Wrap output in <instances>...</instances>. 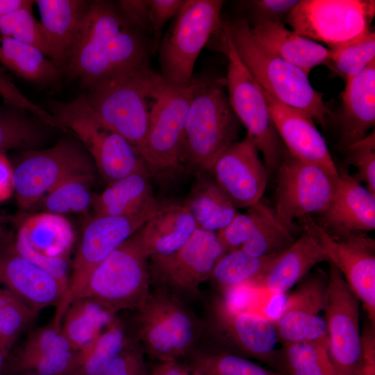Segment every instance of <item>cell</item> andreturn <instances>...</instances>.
<instances>
[{
	"label": "cell",
	"instance_id": "6da1fadb",
	"mask_svg": "<svg viewBox=\"0 0 375 375\" xmlns=\"http://www.w3.org/2000/svg\"><path fill=\"white\" fill-rule=\"evenodd\" d=\"M151 40L122 15L115 3L89 2L64 72L87 89L113 75L149 67Z\"/></svg>",
	"mask_w": 375,
	"mask_h": 375
},
{
	"label": "cell",
	"instance_id": "7a4b0ae2",
	"mask_svg": "<svg viewBox=\"0 0 375 375\" xmlns=\"http://www.w3.org/2000/svg\"><path fill=\"white\" fill-rule=\"evenodd\" d=\"M168 85L147 67L101 80L83 96L100 119L138 153Z\"/></svg>",
	"mask_w": 375,
	"mask_h": 375
},
{
	"label": "cell",
	"instance_id": "3957f363",
	"mask_svg": "<svg viewBox=\"0 0 375 375\" xmlns=\"http://www.w3.org/2000/svg\"><path fill=\"white\" fill-rule=\"evenodd\" d=\"M222 26L241 60L264 92L277 101L325 123L331 113L324 102L323 94L312 88L303 70L260 44L246 19L232 21Z\"/></svg>",
	"mask_w": 375,
	"mask_h": 375
},
{
	"label": "cell",
	"instance_id": "277c9868",
	"mask_svg": "<svg viewBox=\"0 0 375 375\" xmlns=\"http://www.w3.org/2000/svg\"><path fill=\"white\" fill-rule=\"evenodd\" d=\"M224 86V79L195 78L185 124L181 162L209 172L218 156L236 142L239 122Z\"/></svg>",
	"mask_w": 375,
	"mask_h": 375
},
{
	"label": "cell",
	"instance_id": "5b68a950",
	"mask_svg": "<svg viewBox=\"0 0 375 375\" xmlns=\"http://www.w3.org/2000/svg\"><path fill=\"white\" fill-rule=\"evenodd\" d=\"M137 310V339L144 353L157 361L186 358L205 333V323L163 289L150 290Z\"/></svg>",
	"mask_w": 375,
	"mask_h": 375
},
{
	"label": "cell",
	"instance_id": "8992f818",
	"mask_svg": "<svg viewBox=\"0 0 375 375\" xmlns=\"http://www.w3.org/2000/svg\"><path fill=\"white\" fill-rule=\"evenodd\" d=\"M228 58L224 79L231 107L247 130V137L264 158L268 178L274 175L288 151L275 127L263 92L241 60L227 31L221 34Z\"/></svg>",
	"mask_w": 375,
	"mask_h": 375
},
{
	"label": "cell",
	"instance_id": "52a82bcc",
	"mask_svg": "<svg viewBox=\"0 0 375 375\" xmlns=\"http://www.w3.org/2000/svg\"><path fill=\"white\" fill-rule=\"evenodd\" d=\"M52 115L82 142L108 184L148 171L133 146L108 127L88 104L83 94L68 101H53Z\"/></svg>",
	"mask_w": 375,
	"mask_h": 375
},
{
	"label": "cell",
	"instance_id": "ba28073f",
	"mask_svg": "<svg viewBox=\"0 0 375 375\" xmlns=\"http://www.w3.org/2000/svg\"><path fill=\"white\" fill-rule=\"evenodd\" d=\"M224 1L185 0L159 42L161 76L168 83L193 82L196 60L210 37L222 28Z\"/></svg>",
	"mask_w": 375,
	"mask_h": 375
},
{
	"label": "cell",
	"instance_id": "9c48e42d",
	"mask_svg": "<svg viewBox=\"0 0 375 375\" xmlns=\"http://www.w3.org/2000/svg\"><path fill=\"white\" fill-rule=\"evenodd\" d=\"M151 282L148 258L132 235L94 269L79 297L116 315L137 309L148 297Z\"/></svg>",
	"mask_w": 375,
	"mask_h": 375
},
{
	"label": "cell",
	"instance_id": "30bf717a",
	"mask_svg": "<svg viewBox=\"0 0 375 375\" xmlns=\"http://www.w3.org/2000/svg\"><path fill=\"white\" fill-rule=\"evenodd\" d=\"M205 333L212 348L253 358L277 369L278 341L274 322L258 312L240 309L216 297L209 306Z\"/></svg>",
	"mask_w": 375,
	"mask_h": 375
},
{
	"label": "cell",
	"instance_id": "8fae6325",
	"mask_svg": "<svg viewBox=\"0 0 375 375\" xmlns=\"http://www.w3.org/2000/svg\"><path fill=\"white\" fill-rule=\"evenodd\" d=\"M94 164L82 145L69 138H62L46 149L26 151L16 165H12L19 206L28 209L69 178L94 174Z\"/></svg>",
	"mask_w": 375,
	"mask_h": 375
},
{
	"label": "cell",
	"instance_id": "7c38bea8",
	"mask_svg": "<svg viewBox=\"0 0 375 375\" xmlns=\"http://www.w3.org/2000/svg\"><path fill=\"white\" fill-rule=\"evenodd\" d=\"M163 204L157 202L135 215L94 216L85 228L72 261L68 290L53 320L61 324L72 301L80 297L94 269L135 233Z\"/></svg>",
	"mask_w": 375,
	"mask_h": 375
},
{
	"label": "cell",
	"instance_id": "4fadbf2b",
	"mask_svg": "<svg viewBox=\"0 0 375 375\" xmlns=\"http://www.w3.org/2000/svg\"><path fill=\"white\" fill-rule=\"evenodd\" d=\"M374 0H300L287 16L292 31L331 49L371 30Z\"/></svg>",
	"mask_w": 375,
	"mask_h": 375
},
{
	"label": "cell",
	"instance_id": "5bb4252c",
	"mask_svg": "<svg viewBox=\"0 0 375 375\" xmlns=\"http://www.w3.org/2000/svg\"><path fill=\"white\" fill-rule=\"evenodd\" d=\"M323 250L327 261L342 274L375 326V240L365 233H332L310 216L299 219Z\"/></svg>",
	"mask_w": 375,
	"mask_h": 375
},
{
	"label": "cell",
	"instance_id": "9a60e30c",
	"mask_svg": "<svg viewBox=\"0 0 375 375\" xmlns=\"http://www.w3.org/2000/svg\"><path fill=\"white\" fill-rule=\"evenodd\" d=\"M276 174L275 214L281 224L292 230L295 219L312 213L319 215L326 210L339 176L320 166L299 160L288 152Z\"/></svg>",
	"mask_w": 375,
	"mask_h": 375
},
{
	"label": "cell",
	"instance_id": "2e32d148",
	"mask_svg": "<svg viewBox=\"0 0 375 375\" xmlns=\"http://www.w3.org/2000/svg\"><path fill=\"white\" fill-rule=\"evenodd\" d=\"M226 252L217 233L197 228L176 252L148 260L151 281L179 299L198 297L201 284Z\"/></svg>",
	"mask_w": 375,
	"mask_h": 375
},
{
	"label": "cell",
	"instance_id": "e0dca14e",
	"mask_svg": "<svg viewBox=\"0 0 375 375\" xmlns=\"http://www.w3.org/2000/svg\"><path fill=\"white\" fill-rule=\"evenodd\" d=\"M328 263L325 318L329 358L335 375H358L362 356L359 300Z\"/></svg>",
	"mask_w": 375,
	"mask_h": 375
},
{
	"label": "cell",
	"instance_id": "ac0fdd59",
	"mask_svg": "<svg viewBox=\"0 0 375 375\" xmlns=\"http://www.w3.org/2000/svg\"><path fill=\"white\" fill-rule=\"evenodd\" d=\"M195 78L188 85L169 83L138 153L148 172H166L181 164V147Z\"/></svg>",
	"mask_w": 375,
	"mask_h": 375
},
{
	"label": "cell",
	"instance_id": "d6986e66",
	"mask_svg": "<svg viewBox=\"0 0 375 375\" xmlns=\"http://www.w3.org/2000/svg\"><path fill=\"white\" fill-rule=\"evenodd\" d=\"M328 274L319 269L301 280L274 322L282 344L327 338Z\"/></svg>",
	"mask_w": 375,
	"mask_h": 375
},
{
	"label": "cell",
	"instance_id": "ffe728a7",
	"mask_svg": "<svg viewBox=\"0 0 375 375\" xmlns=\"http://www.w3.org/2000/svg\"><path fill=\"white\" fill-rule=\"evenodd\" d=\"M209 172L236 208H249L261 200L267 184L265 165L247 137L228 147Z\"/></svg>",
	"mask_w": 375,
	"mask_h": 375
},
{
	"label": "cell",
	"instance_id": "44dd1931",
	"mask_svg": "<svg viewBox=\"0 0 375 375\" xmlns=\"http://www.w3.org/2000/svg\"><path fill=\"white\" fill-rule=\"evenodd\" d=\"M262 92L275 127L288 152L299 160L320 166L333 175L338 176V169L314 119L305 112L283 104Z\"/></svg>",
	"mask_w": 375,
	"mask_h": 375
},
{
	"label": "cell",
	"instance_id": "7402d4cb",
	"mask_svg": "<svg viewBox=\"0 0 375 375\" xmlns=\"http://www.w3.org/2000/svg\"><path fill=\"white\" fill-rule=\"evenodd\" d=\"M10 244L0 249V287L14 293L37 312L60 305L67 288L13 251Z\"/></svg>",
	"mask_w": 375,
	"mask_h": 375
},
{
	"label": "cell",
	"instance_id": "603a6c76",
	"mask_svg": "<svg viewBox=\"0 0 375 375\" xmlns=\"http://www.w3.org/2000/svg\"><path fill=\"white\" fill-rule=\"evenodd\" d=\"M333 197L317 222L332 233H367L375 228V194L356 177L340 170Z\"/></svg>",
	"mask_w": 375,
	"mask_h": 375
},
{
	"label": "cell",
	"instance_id": "cb8c5ba5",
	"mask_svg": "<svg viewBox=\"0 0 375 375\" xmlns=\"http://www.w3.org/2000/svg\"><path fill=\"white\" fill-rule=\"evenodd\" d=\"M197 229L183 204H163L133 235L149 260L176 252Z\"/></svg>",
	"mask_w": 375,
	"mask_h": 375
},
{
	"label": "cell",
	"instance_id": "d4e9b609",
	"mask_svg": "<svg viewBox=\"0 0 375 375\" xmlns=\"http://www.w3.org/2000/svg\"><path fill=\"white\" fill-rule=\"evenodd\" d=\"M327 261L316 239L303 231L287 249L277 255L252 285L271 294H282L300 281L317 264Z\"/></svg>",
	"mask_w": 375,
	"mask_h": 375
},
{
	"label": "cell",
	"instance_id": "484cf974",
	"mask_svg": "<svg viewBox=\"0 0 375 375\" xmlns=\"http://www.w3.org/2000/svg\"><path fill=\"white\" fill-rule=\"evenodd\" d=\"M35 3L51 46V60L64 72L89 2L83 0H37Z\"/></svg>",
	"mask_w": 375,
	"mask_h": 375
},
{
	"label": "cell",
	"instance_id": "4316f807",
	"mask_svg": "<svg viewBox=\"0 0 375 375\" xmlns=\"http://www.w3.org/2000/svg\"><path fill=\"white\" fill-rule=\"evenodd\" d=\"M340 148L363 139L375 124V60L346 81L342 94Z\"/></svg>",
	"mask_w": 375,
	"mask_h": 375
},
{
	"label": "cell",
	"instance_id": "83f0119b",
	"mask_svg": "<svg viewBox=\"0 0 375 375\" xmlns=\"http://www.w3.org/2000/svg\"><path fill=\"white\" fill-rule=\"evenodd\" d=\"M250 28L260 44L308 76L315 67L328 62V48L287 28L281 22L256 20Z\"/></svg>",
	"mask_w": 375,
	"mask_h": 375
},
{
	"label": "cell",
	"instance_id": "f1b7e54d",
	"mask_svg": "<svg viewBox=\"0 0 375 375\" xmlns=\"http://www.w3.org/2000/svg\"><path fill=\"white\" fill-rule=\"evenodd\" d=\"M157 202L149 172L146 171L108 184L102 192L94 194L92 208L94 216H127L140 212Z\"/></svg>",
	"mask_w": 375,
	"mask_h": 375
},
{
	"label": "cell",
	"instance_id": "f546056e",
	"mask_svg": "<svg viewBox=\"0 0 375 375\" xmlns=\"http://www.w3.org/2000/svg\"><path fill=\"white\" fill-rule=\"evenodd\" d=\"M18 231L39 252L49 256L69 257L74 232L63 215L48 212L31 215L21 223Z\"/></svg>",
	"mask_w": 375,
	"mask_h": 375
},
{
	"label": "cell",
	"instance_id": "4dcf8cb0",
	"mask_svg": "<svg viewBox=\"0 0 375 375\" xmlns=\"http://www.w3.org/2000/svg\"><path fill=\"white\" fill-rule=\"evenodd\" d=\"M0 63L24 80L50 85L62 73L36 47L0 35Z\"/></svg>",
	"mask_w": 375,
	"mask_h": 375
},
{
	"label": "cell",
	"instance_id": "1f68e13d",
	"mask_svg": "<svg viewBox=\"0 0 375 375\" xmlns=\"http://www.w3.org/2000/svg\"><path fill=\"white\" fill-rule=\"evenodd\" d=\"M183 205L197 228L215 233L224 228L238 214L229 198L212 180L198 183Z\"/></svg>",
	"mask_w": 375,
	"mask_h": 375
},
{
	"label": "cell",
	"instance_id": "d6a6232c",
	"mask_svg": "<svg viewBox=\"0 0 375 375\" xmlns=\"http://www.w3.org/2000/svg\"><path fill=\"white\" fill-rule=\"evenodd\" d=\"M115 317L94 301L78 297L65 312L61 331L76 352L94 340Z\"/></svg>",
	"mask_w": 375,
	"mask_h": 375
},
{
	"label": "cell",
	"instance_id": "836d02e7",
	"mask_svg": "<svg viewBox=\"0 0 375 375\" xmlns=\"http://www.w3.org/2000/svg\"><path fill=\"white\" fill-rule=\"evenodd\" d=\"M123 323L115 317L91 342L76 351L72 375H103L127 340Z\"/></svg>",
	"mask_w": 375,
	"mask_h": 375
},
{
	"label": "cell",
	"instance_id": "e575fe53",
	"mask_svg": "<svg viewBox=\"0 0 375 375\" xmlns=\"http://www.w3.org/2000/svg\"><path fill=\"white\" fill-rule=\"evenodd\" d=\"M278 372L283 375H335L328 338L282 344Z\"/></svg>",
	"mask_w": 375,
	"mask_h": 375
},
{
	"label": "cell",
	"instance_id": "d590c367",
	"mask_svg": "<svg viewBox=\"0 0 375 375\" xmlns=\"http://www.w3.org/2000/svg\"><path fill=\"white\" fill-rule=\"evenodd\" d=\"M276 256H254L241 249L227 251L216 263L210 279L225 291L251 285Z\"/></svg>",
	"mask_w": 375,
	"mask_h": 375
},
{
	"label": "cell",
	"instance_id": "8d00e7d4",
	"mask_svg": "<svg viewBox=\"0 0 375 375\" xmlns=\"http://www.w3.org/2000/svg\"><path fill=\"white\" fill-rule=\"evenodd\" d=\"M185 359L204 375H283L212 347H197Z\"/></svg>",
	"mask_w": 375,
	"mask_h": 375
},
{
	"label": "cell",
	"instance_id": "74e56055",
	"mask_svg": "<svg viewBox=\"0 0 375 375\" xmlns=\"http://www.w3.org/2000/svg\"><path fill=\"white\" fill-rule=\"evenodd\" d=\"M94 178L95 174L69 178L56 186L38 203L45 212L60 215L85 212L92 206L94 194L92 192L90 185Z\"/></svg>",
	"mask_w": 375,
	"mask_h": 375
},
{
	"label": "cell",
	"instance_id": "f35d334b",
	"mask_svg": "<svg viewBox=\"0 0 375 375\" xmlns=\"http://www.w3.org/2000/svg\"><path fill=\"white\" fill-rule=\"evenodd\" d=\"M328 49L326 65L347 81L375 60V33L369 30L353 40Z\"/></svg>",
	"mask_w": 375,
	"mask_h": 375
},
{
	"label": "cell",
	"instance_id": "ab89813d",
	"mask_svg": "<svg viewBox=\"0 0 375 375\" xmlns=\"http://www.w3.org/2000/svg\"><path fill=\"white\" fill-rule=\"evenodd\" d=\"M24 111L8 105L0 109V153L32 148L41 142V126L25 115Z\"/></svg>",
	"mask_w": 375,
	"mask_h": 375
},
{
	"label": "cell",
	"instance_id": "60d3db41",
	"mask_svg": "<svg viewBox=\"0 0 375 375\" xmlns=\"http://www.w3.org/2000/svg\"><path fill=\"white\" fill-rule=\"evenodd\" d=\"M31 3L12 10L0 18V35L31 44L50 60L51 46L40 22L33 14Z\"/></svg>",
	"mask_w": 375,
	"mask_h": 375
},
{
	"label": "cell",
	"instance_id": "b9f144b4",
	"mask_svg": "<svg viewBox=\"0 0 375 375\" xmlns=\"http://www.w3.org/2000/svg\"><path fill=\"white\" fill-rule=\"evenodd\" d=\"M38 313L14 293L0 287V344L10 352Z\"/></svg>",
	"mask_w": 375,
	"mask_h": 375
},
{
	"label": "cell",
	"instance_id": "7bdbcfd3",
	"mask_svg": "<svg viewBox=\"0 0 375 375\" xmlns=\"http://www.w3.org/2000/svg\"><path fill=\"white\" fill-rule=\"evenodd\" d=\"M294 231L279 222L274 209L240 249L254 256H277L297 240Z\"/></svg>",
	"mask_w": 375,
	"mask_h": 375
},
{
	"label": "cell",
	"instance_id": "ee69618b",
	"mask_svg": "<svg viewBox=\"0 0 375 375\" xmlns=\"http://www.w3.org/2000/svg\"><path fill=\"white\" fill-rule=\"evenodd\" d=\"M273 210L260 200L249 206L246 212H238L224 228L217 232L218 238L227 251L240 249Z\"/></svg>",
	"mask_w": 375,
	"mask_h": 375
},
{
	"label": "cell",
	"instance_id": "f6af8a7d",
	"mask_svg": "<svg viewBox=\"0 0 375 375\" xmlns=\"http://www.w3.org/2000/svg\"><path fill=\"white\" fill-rule=\"evenodd\" d=\"M76 352L56 351L26 357H15L10 367L15 371L31 372L37 375H72Z\"/></svg>",
	"mask_w": 375,
	"mask_h": 375
},
{
	"label": "cell",
	"instance_id": "bcb514c9",
	"mask_svg": "<svg viewBox=\"0 0 375 375\" xmlns=\"http://www.w3.org/2000/svg\"><path fill=\"white\" fill-rule=\"evenodd\" d=\"M11 249L46 272L68 290L72 261L69 257H53L43 254L29 244L24 235L17 230L10 244Z\"/></svg>",
	"mask_w": 375,
	"mask_h": 375
},
{
	"label": "cell",
	"instance_id": "7dc6e473",
	"mask_svg": "<svg viewBox=\"0 0 375 375\" xmlns=\"http://www.w3.org/2000/svg\"><path fill=\"white\" fill-rule=\"evenodd\" d=\"M344 151L346 161L358 171V180L375 194V135L374 131L353 144Z\"/></svg>",
	"mask_w": 375,
	"mask_h": 375
},
{
	"label": "cell",
	"instance_id": "c3c4849f",
	"mask_svg": "<svg viewBox=\"0 0 375 375\" xmlns=\"http://www.w3.org/2000/svg\"><path fill=\"white\" fill-rule=\"evenodd\" d=\"M72 350L61 331V326L51 324L33 331L15 357ZM73 351V350H72Z\"/></svg>",
	"mask_w": 375,
	"mask_h": 375
},
{
	"label": "cell",
	"instance_id": "681fc988",
	"mask_svg": "<svg viewBox=\"0 0 375 375\" xmlns=\"http://www.w3.org/2000/svg\"><path fill=\"white\" fill-rule=\"evenodd\" d=\"M144 354L137 338H127L120 353L103 375H149Z\"/></svg>",
	"mask_w": 375,
	"mask_h": 375
},
{
	"label": "cell",
	"instance_id": "f907efd6",
	"mask_svg": "<svg viewBox=\"0 0 375 375\" xmlns=\"http://www.w3.org/2000/svg\"><path fill=\"white\" fill-rule=\"evenodd\" d=\"M0 97L6 105L28 110L47 124H51L54 120L50 112L28 99L1 67H0Z\"/></svg>",
	"mask_w": 375,
	"mask_h": 375
},
{
	"label": "cell",
	"instance_id": "816d5d0a",
	"mask_svg": "<svg viewBox=\"0 0 375 375\" xmlns=\"http://www.w3.org/2000/svg\"><path fill=\"white\" fill-rule=\"evenodd\" d=\"M185 0H149V18L153 51L158 48L162 29L174 17Z\"/></svg>",
	"mask_w": 375,
	"mask_h": 375
},
{
	"label": "cell",
	"instance_id": "f5cc1de1",
	"mask_svg": "<svg viewBox=\"0 0 375 375\" xmlns=\"http://www.w3.org/2000/svg\"><path fill=\"white\" fill-rule=\"evenodd\" d=\"M115 3L126 19L151 40L149 0H122Z\"/></svg>",
	"mask_w": 375,
	"mask_h": 375
},
{
	"label": "cell",
	"instance_id": "db71d44e",
	"mask_svg": "<svg viewBox=\"0 0 375 375\" xmlns=\"http://www.w3.org/2000/svg\"><path fill=\"white\" fill-rule=\"evenodd\" d=\"M299 2V0H256L249 1V4L258 17L256 20L280 22Z\"/></svg>",
	"mask_w": 375,
	"mask_h": 375
},
{
	"label": "cell",
	"instance_id": "11a10c76",
	"mask_svg": "<svg viewBox=\"0 0 375 375\" xmlns=\"http://www.w3.org/2000/svg\"><path fill=\"white\" fill-rule=\"evenodd\" d=\"M362 362L358 375H375V326L365 323L361 332Z\"/></svg>",
	"mask_w": 375,
	"mask_h": 375
},
{
	"label": "cell",
	"instance_id": "9f6ffc18",
	"mask_svg": "<svg viewBox=\"0 0 375 375\" xmlns=\"http://www.w3.org/2000/svg\"><path fill=\"white\" fill-rule=\"evenodd\" d=\"M14 193L12 165L6 155L0 153V203Z\"/></svg>",
	"mask_w": 375,
	"mask_h": 375
},
{
	"label": "cell",
	"instance_id": "6f0895ef",
	"mask_svg": "<svg viewBox=\"0 0 375 375\" xmlns=\"http://www.w3.org/2000/svg\"><path fill=\"white\" fill-rule=\"evenodd\" d=\"M33 2L30 0H0V18L4 15Z\"/></svg>",
	"mask_w": 375,
	"mask_h": 375
},
{
	"label": "cell",
	"instance_id": "680465c9",
	"mask_svg": "<svg viewBox=\"0 0 375 375\" xmlns=\"http://www.w3.org/2000/svg\"><path fill=\"white\" fill-rule=\"evenodd\" d=\"M10 222L0 221V249L9 244L13 240L14 237L7 228V225Z\"/></svg>",
	"mask_w": 375,
	"mask_h": 375
},
{
	"label": "cell",
	"instance_id": "91938a15",
	"mask_svg": "<svg viewBox=\"0 0 375 375\" xmlns=\"http://www.w3.org/2000/svg\"><path fill=\"white\" fill-rule=\"evenodd\" d=\"M8 354L9 351L0 344V375L3 374Z\"/></svg>",
	"mask_w": 375,
	"mask_h": 375
},
{
	"label": "cell",
	"instance_id": "94428289",
	"mask_svg": "<svg viewBox=\"0 0 375 375\" xmlns=\"http://www.w3.org/2000/svg\"><path fill=\"white\" fill-rule=\"evenodd\" d=\"M13 218L10 216L0 215V221L12 222Z\"/></svg>",
	"mask_w": 375,
	"mask_h": 375
}]
</instances>
